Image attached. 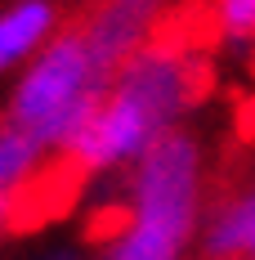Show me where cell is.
<instances>
[{
  "label": "cell",
  "instance_id": "cell-12",
  "mask_svg": "<svg viewBox=\"0 0 255 260\" xmlns=\"http://www.w3.org/2000/svg\"><path fill=\"white\" fill-rule=\"evenodd\" d=\"M18 229V193L14 188H0V238Z\"/></svg>",
  "mask_w": 255,
  "mask_h": 260
},
{
  "label": "cell",
  "instance_id": "cell-1",
  "mask_svg": "<svg viewBox=\"0 0 255 260\" xmlns=\"http://www.w3.org/2000/svg\"><path fill=\"white\" fill-rule=\"evenodd\" d=\"M188 112L184 94V50L153 36L143 50L112 77L99 117L63 148L81 175H99L112 166H134L161 135Z\"/></svg>",
  "mask_w": 255,
  "mask_h": 260
},
{
  "label": "cell",
  "instance_id": "cell-6",
  "mask_svg": "<svg viewBox=\"0 0 255 260\" xmlns=\"http://www.w3.org/2000/svg\"><path fill=\"white\" fill-rule=\"evenodd\" d=\"M197 229L175 224V220H157V215H139L130 220V229L121 238H112L103 247L99 260H184L188 242Z\"/></svg>",
  "mask_w": 255,
  "mask_h": 260
},
{
  "label": "cell",
  "instance_id": "cell-7",
  "mask_svg": "<svg viewBox=\"0 0 255 260\" xmlns=\"http://www.w3.org/2000/svg\"><path fill=\"white\" fill-rule=\"evenodd\" d=\"M202 251L206 256H224V260H255V184L246 193L229 198L206 220Z\"/></svg>",
  "mask_w": 255,
  "mask_h": 260
},
{
  "label": "cell",
  "instance_id": "cell-10",
  "mask_svg": "<svg viewBox=\"0 0 255 260\" xmlns=\"http://www.w3.org/2000/svg\"><path fill=\"white\" fill-rule=\"evenodd\" d=\"M215 58L206 50H197V45H188L184 50V94H188V108L206 104L210 94H215Z\"/></svg>",
  "mask_w": 255,
  "mask_h": 260
},
{
  "label": "cell",
  "instance_id": "cell-3",
  "mask_svg": "<svg viewBox=\"0 0 255 260\" xmlns=\"http://www.w3.org/2000/svg\"><path fill=\"white\" fill-rule=\"evenodd\" d=\"M130 207L139 215H157V220H175V224L197 229V215H202V148L188 130L175 126L134 161Z\"/></svg>",
  "mask_w": 255,
  "mask_h": 260
},
{
  "label": "cell",
  "instance_id": "cell-11",
  "mask_svg": "<svg viewBox=\"0 0 255 260\" xmlns=\"http://www.w3.org/2000/svg\"><path fill=\"white\" fill-rule=\"evenodd\" d=\"M233 130L242 144H255V94H242L233 108Z\"/></svg>",
  "mask_w": 255,
  "mask_h": 260
},
{
  "label": "cell",
  "instance_id": "cell-4",
  "mask_svg": "<svg viewBox=\"0 0 255 260\" xmlns=\"http://www.w3.org/2000/svg\"><path fill=\"white\" fill-rule=\"evenodd\" d=\"M161 5L166 0H103L90 14V23L81 27V36H85L90 68H94V77L103 85H112V77L157 36Z\"/></svg>",
  "mask_w": 255,
  "mask_h": 260
},
{
  "label": "cell",
  "instance_id": "cell-14",
  "mask_svg": "<svg viewBox=\"0 0 255 260\" xmlns=\"http://www.w3.org/2000/svg\"><path fill=\"white\" fill-rule=\"evenodd\" d=\"M206 260H224V256H206Z\"/></svg>",
  "mask_w": 255,
  "mask_h": 260
},
{
  "label": "cell",
  "instance_id": "cell-2",
  "mask_svg": "<svg viewBox=\"0 0 255 260\" xmlns=\"http://www.w3.org/2000/svg\"><path fill=\"white\" fill-rule=\"evenodd\" d=\"M103 99H107V85L90 68L81 27H72V31H58L50 45L27 63V72L18 77L14 94H9L5 117L36 130L50 153H63L81 130L99 117Z\"/></svg>",
  "mask_w": 255,
  "mask_h": 260
},
{
  "label": "cell",
  "instance_id": "cell-5",
  "mask_svg": "<svg viewBox=\"0 0 255 260\" xmlns=\"http://www.w3.org/2000/svg\"><path fill=\"white\" fill-rule=\"evenodd\" d=\"M58 27V5L54 0H9L0 9V77L50 45Z\"/></svg>",
  "mask_w": 255,
  "mask_h": 260
},
{
  "label": "cell",
  "instance_id": "cell-9",
  "mask_svg": "<svg viewBox=\"0 0 255 260\" xmlns=\"http://www.w3.org/2000/svg\"><path fill=\"white\" fill-rule=\"evenodd\" d=\"M215 31L233 50L255 41V0H215Z\"/></svg>",
  "mask_w": 255,
  "mask_h": 260
},
{
  "label": "cell",
  "instance_id": "cell-8",
  "mask_svg": "<svg viewBox=\"0 0 255 260\" xmlns=\"http://www.w3.org/2000/svg\"><path fill=\"white\" fill-rule=\"evenodd\" d=\"M45 144H41V135L36 130L18 126V121H0V188H27V184L36 180V171H41V161H45Z\"/></svg>",
  "mask_w": 255,
  "mask_h": 260
},
{
  "label": "cell",
  "instance_id": "cell-13",
  "mask_svg": "<svg viewBox=\"0 0 255 260\" xmlns=\"http://www.w3.org/2000/svg\"><path fill=\"white\" fill-rule=\"evenodd\" d=\"M41 260H81L77 251H72V247H58V251H45V256Z\"/></svg>",
  "mask_w": 255,
  "mask_h": 260
}]
</instances>
